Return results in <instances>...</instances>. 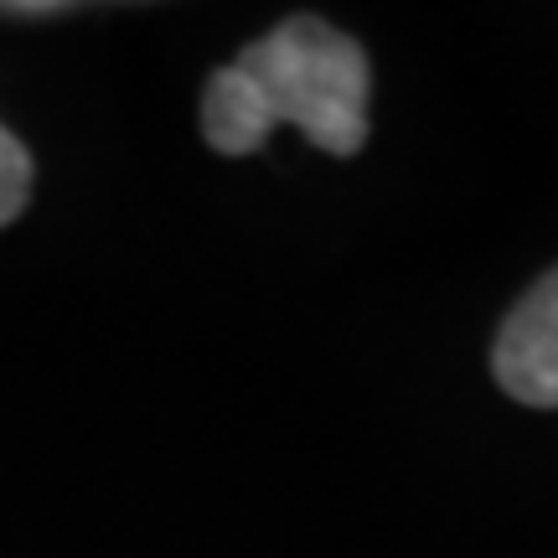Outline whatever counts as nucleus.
<instances>
[{
  "label": "nucleus",
  "mask_w": 558,
  "mask_h": 558,
  "mask_svg": "<svg viewBox=\"0 0 558 558\" xmlns=\"http://www.w3.org/2000/svg\"><path fill=\"white\" fill-rule=\"evenodd\" d=\"M492 367L518 403L558 409V269H548L501 320Z\"/></svg>",
  "instance_id": "f03ea898"
},
{
  "label": "nucleus",
  "mask_w": 558,
  "mask_h": 558,
  "mask_svg": "<svg viewBox=\"0 0 558 558\" xmlns=\"http://www.w3.org/2000/svg\"><path fill=\"white\" fill-rule=\"evenodd\" d=\"M32 202V156L5 124H0V228L26 213Z\"/></svg>",
  "instance_id": "7ed1b4c3"
},
{
  "label": "nucleus",
  "mask_w": 558,
  "mask_h": 558,
  "mask_svg": "<svg viewBox=\"0 0 558 558\" xmlns=\"http://www.w3.org/2000/svg\"><path fill=\"white\" fill-rule=\"evenodd\" d=\"M233 68L259 104L264 130L295 124L331 156L362 150L373 68L347 32L326 26L320 16H290L269 37L243 47Z\"/></svg>",
  "instance_id": "f257e3e1"
}]
</instances>
